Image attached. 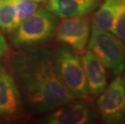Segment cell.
<instances>
[{
    "label": "cell",
    "instance_id": "6da1fadb",
    "mask_svg": "<svg viewBox=\"0 0 125 124\" xmlns=\"http://www.w3.org/2000/svg\"><path fill=\"white\" fill-rule=\"evenodd\" d=\"M21 97L32 113H49L76 98L58 76L49 51L28 48L13 55Z\"/></svg>",
    "mask_w": 125,
    "mask_h": 124
},
{
    "label": "cell",
    "instance_id": "52a82bcc",
    "mask_svg": "<svg viewBox=\"0 0 125 124\" xmlns=\"http://www.w3.org/2000/svg\"><path fill=\"white\" fill-rule=\"evenodd\" d=\"M22 106V97L15 79L6 68L0 65V119L19 117Z\"/></svg>",
    "mask_w": 125,
    "mask_h": 124
},
{
    "label": "cell",
    "instance_id": "3957f363",
    "mask_svg": "<svg viewBox=\"0 0 125 124\" xmlns=\"http://www.w3.org/2000/svg\"><path fill=\"white\" fill-rule=\"evenodd\" d=\"M56 70L61 80L73 95L78 98H86L89 89L81 57L70 47L62 44L56 50L54 57Z\"/></svg>",
    "mask_w": 125,
    "mask_h": 124
},
{
    "label": "cell",
    "instance_id": "8fae6325",
    "mask_svg": "<svg viewBox=\"0 0 125 124\" xmlns=\"http://www.w3.org/2000/svg\"><path fill=\"white\" fill-rule=\"evenodd\" d=\"M118 0H105L91 20V28L99 31H111L115 19Z\"/></svg>",
    "mask_w": 125,
    "mask_h": 124
},
{
    "label": "cell",
    "instance_id": "5b68a950",
    "mask_svg": "<svg viewBox=\"0 0 125 124\" xmlns=\"http://www.w3.org/2000/svg\"><path fill=\"white\" fill-rule=\"evenodd\" d=\"M98 107L101 117L107 123H117L125 118V89L119 75L101 94Z\"/></svg>",
    "mask_w": 125,
    "mask_h": 124
},
{
    "label": "cell",
    "instance_id": "5bb4252c",
    "mask_svg": "<svg viewBox=\"0 0 125 124\" xmlns=\"http://www.w3.org/2000/svg\"><path fill=\"white\" fill-rule=\"evenodd\" d=\"M14 2L19 25L30 17L39 7L37 2L31 0H14Z\"/></svg>",
    "mask_w": 125,
    "mask_h": 124
},
{
    "label": "cell",
    "instance_id": "7c38bea8",
    "mask_svg": "<svg viewBox=\"0 0 125 124\" xmlns=\"http://www.w3.org/2000/svg\"><path fill=\"white\" fill-rule=\"evenodd\" d=\"M18 27L14 0H0V28L13 32Z\"/></svg>",
    "mask_w": 125,
    "mask_h": 124
},
{
    "label": "cell",
    "instance_id": "9a60e30c",
    "mask_svg": "<svg viewBox=\"0 0 125 124\" xmlns=\"http://www.w3.org/2000/svg\"><path fill=\"white\" fill-rule=\"evenodd\" d=\"M7 48H8V46H7L6 39L2 35V33L0 32V58L3 56L5 52H7Z\"/></svg>",
    "mask_w": 125,
    "mask_h": 124
},
{
    "label": "cell",
    "instance_id": "9c48e42d",
    "mask_svg": "<svg viewBox=\"0 0 125 124\" xmlns=\"http://www.w3.org/2000/svg\"><path fill=\"white\" fill-rule=\"evenodd\" d=\"M81 60L89 92L94 96L100 95L107 84L106 68L89 49L82 52Z\"/></svg>",
    "mask_w": 125,
    "mask_h": 124
},
{
    "label": "cell",
    "instance_id": "ba28073f",
    "mask_svg": "<svg viewBox=\"0 0 125 124\" xmlns=\"http://www.w3.org/2000/svg\"><path fill=\"white\" fill-rule=\"evenodd\" d=\"M92 109L88 104L63 105L53 110L44 120L49 124H85L93 120Z\"/></svg>",
    "mask_w": 125,
    "mask_h": 124
},
{
    "label": "cell",
    "instance_id": "2e32d148",
    "mask_svg": "<svg viewBox=\"0 0 125 124\" xmlns=\"http://www.w3.org/2000/svg\"><path fill=\"white\" fill-rule=\"evenodd\" d=\"M122 82H123V86H124V88L125 89V72L124 73V76L123 78H122Z\"/></svg>",
    "mask_w": 125,
    "mask_h": 124
},
{
    "label": "cell",
    "instance_id": "8992f818",
    "mask_svg": "<svg viewBox=\"0 0 125 124\" xmlns=\"http://www.w3.org/2000/svg\"><path fill=\"white\" fill-rule=\"evenodd\" d=\"M56 31L58 41L76 52H83L90 35V20L87 15L65 18Z\"/></svg>",
    "mask_w": 125,
    "mask_h": 124
},
{
    "label": "cell",
    "instance_id": "30bf717a",
    "mask_svg": "<svg viewBox=\"0 0 125 124\" xmlns=\"http://www.w3.org/2000/svg\"><path fill=\"white\" fill-rule=\"evenodd\" d=\"M101 0H48L47 8L60 18L88 15L99 6Z\"/></svg>",
    "mask_w": 125,
    "mask_h": 124
},
{
    "label": "cell",
    "instance_id": "277c9868",
    "mask_svg": "<svg viewBox=\"0 0 125 124\" xmlns=\"http://www.w3.org/2000/svg\"><path fill=\"white\" fill-rule=\"evenodd\" d=\"M88 48L113 74L119 75L125 68V44L122 39L106 31L91 28Z\"/></svg>",
    "mask_w": 125,
    "mask_h": 124
},
{
    "label": "cell",
    "instance_id": "e0dca14e",
    "mask_svg": "<svg viewBox=\"0 0 125 124\" xmlns=\"http://www.w3.org/2000/svg\"><path fill=\"white\" fill-rule=\"evenodd\" d=\"M31 1H34L36 2H47L48 0H31Z\"/></svg>",
    "mask_w": 125,
    "mask_h": 124
},
{
    "label": "cell",
    "instance_id": "7a4b0ae2",
    "mask_svg": "<svg viewBox=\"0 0 125 124\" xmlns=\"http://www.w3.org/2000/svg\"><path fill=\"white\" fill-rule=\"evenodd\" d=\"M57 28V16L49 10L38 7L13 31L10 42L16 48L42 43L53 36Z\"/></svg>",
    "mask_w": 125,
    "mask_h": 124
},
{
    "label": "cell",
    "instance_id": "4fadbf2b",
    "mask_svg": "<svg viewBox=\"0 0 125 124\" xmlns=\"http://www.w3.org/2000/svg\"><path fill=\"white\" fill-rule=\"evenodd\" d=\"M111 31L125 41V0H118V7Z\"/></svg>",
    "mask_w": 125,
    "mask_h": 124
}]
</instances>
